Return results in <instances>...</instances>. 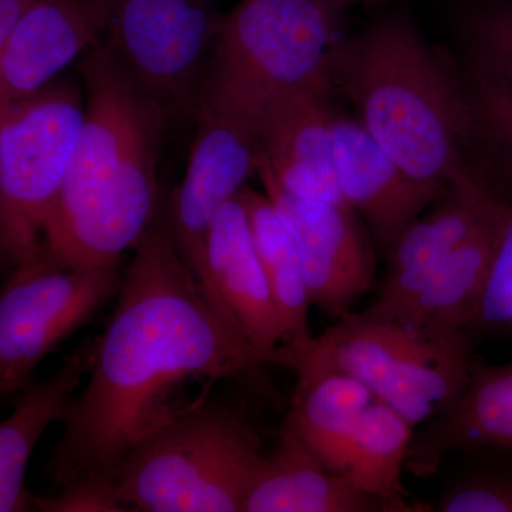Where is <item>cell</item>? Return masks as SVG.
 I'll return each instance as SVG.
<instances>
[{"label": "cell", "mask_w": 512, "mask_h": 512, "mask_svg": "<svg viewBox=\"0 0 512 512\" xmlns=\"http://www.w3.org/2000/svg\"><path fill=\"white\" fill-rule=\"evenodd\" d=\"M134 251L50 458L59 488L113 487L123 458L191 409L181 404L188 383L248 379L264 366L202 292L167 217L154 218Z\"/></svg>", "instance_id": "cell-1"}, {"label": "cell", "mask_w": 512, "mask_h": 512, "mask_svg": "<svg viewBox=\"0 0 512 512\" xmlns=\"http://www.w3.org/2000/svg\"><path fill=\"white\" fill-rule=\"evenodd\" d=\"M332 89L416 183L441 194L466 171L467 100L458 63L406 15L392 13L340 37Z\"/></svg>", "instance_id": "cell-2"}, {"label": "cell", "mask_w": 512, "mask_h": 512, "mask_svg": "<svg viewBox=\"0 0 512 512\" xmlns=\"http://www.w3.org/2000/svg\"><path fill=\"white\" fill-rule=\"evenodd\" d=\"M345 8L335 0H241L222 16L198 107L255 127L292 94H333L332 57Z\"/></svg>", "instance_id": "cell-3"}, {"label": "cell", "mask_w": 512, "mask_h": 512, "mask_svg": "<svg viewBox=\"0 0 512 512\" xmlns=\"http://www.w3.org/2000/svg\"><path fill=\"white\" fill-rule=\"evenodd\" d=\"M262 450L244 414L201 400L123 458L114 491L127 511L242 512Z\"/></svg>", "instance_id": "cell-4"}, {"label": "cell", "mask_w": 512, "mask_h": 512, "mask_svg": "<svg viewBox=\"0 0 512 512\" xmlns=\"http://www.w3.org/2000/svg\"><path fill=\"white\" fill-rule=\"evenodd\" d=\"M474 349L466 330L365 309L316 336L295 372L353 376L417 427L456 402L476 362Z\"/></svg>", "instance_id": "cell-5"}, {"label": "cell", "mask_w": 512, "mask_h": 512, "mask_svg": "<svg viewBox=\"0 0 512 512\" xmlns=\"http://www.w3.org/2000/svg\"><path fill=\"white\" fill-rule=\"evenodd\" d=\"M84 107L69 83H49L0 106V249L3 262L45 255V229L62 194Z\"/></svg>", "instance_id": "cell-6"}, {"label": "cell", "mask_w": 512, "mask_h": 512, "mask_svg": "<svg viewBox=\"0 0 512 512\" xmlns=\"http://www.w3.org/2000/svg\"><path fill=\"white\" fill-rule=\"evenodd\" d=\"M218 0H111L104 43L167 119L195 117Z\"/></svg>", "instance_id": "cell-7"}, {"label": "cell", "mask_w": 512, "mask_h": 512, "mask_svg": "<svg viewBox=\"0 0 512 512\" xmlns=\"http://www.w3.org/2000/svg\"><path fill=\"white\" fill-rule=\"evenodd\" d=\"M119 265L66 266L46 255L15 266L0 295V394L20 393L37 365L120 286Z\"/></svg>", "instance_id": "cell-8"}, {"label": "cell", "mask_w": 512, "mask_h": 512, "mask_svg": "<svg viewBox=\"0 0 512 512\" xmlns=\"http://www.w3.org/2000/svg\"><path fill=\"white\" fill-rule=\"evenodd\" d=\"M80 73L86 87L82 131L62 194L47 222L45 242L76 221L119 174L141 138L168 120L104 40L83 57Z\"/></svg>", "instance_id": "cell-9"}, {"label": "cell", "mask_w": 512, "mask_h": 512, "mask_svg": "<svg viewBox=\"0 0 512 512\" xmlns=\"http://www.w3.org/2000/svg\"><path fill=\"white\" fill-rule=\"evenodd\" d=\"M190 161L168 204L167 220L185 265L208 296L207 248L215 217L258 174L256 130L248 121L198 107Z\"/></svg>", "instance_id": "cell-10"}, {"label": "cell", "mask_w": 512, "mask_h": 512, "mask_svg": "<svg viewBox=\"0 0 512 512\" xmlns=\"http://www.w3.org/2000/svg\"><path fill=\"white\" fill-rule=\"evenodd\" d=\"M266 195L295 239L312 305L330 318L352 312L373 284L375 252L349 205L323 204L286 191L258 165Z\"/></svg>", "instance_id": "cell-11"}, {"label": "cell", "mask_w": 512, "mask_h": 512, "mask_svg": "<svg viewBox=\"0 0 512 512\" xmlns=\"http://www.w3.org/2000/svg\"><path fill=\"white\" fill-rule=\"evenodd\" d=\"M207 275L212 306L248 340L264 365L286 367L281 319L238 197L221 208L212 224Z\"/></svg>", "instance_id": "cell-12"}, {"label": "cell", "mask_w": 512, "mask_h": 512, "mask_svg": "<svg viewBox=\"0 0 512 512\" xmlns=\"http://www.w3.org/2000/svg\"><path fill=\"white\" fill-rule=\"evenodd\" d=\"M111 0H43L0 42V106L55 80L77 57L103 42Z\"/></svg>", "instance_id": "cell-13"}, {"label": "cell", "mask_w": 512, "mask_h": 512, "mask_svg": "<svg viewBox=\"0 0 512 512\" xmlns=\"http://www.w3.org/2000/svg\"><path fill=\"white\" fill-rule=\"evenodd\" d=\"M330 96L328 92H302L272 104L255 126L258 165L298 197L349 205L336 175V111Z\"/></svg>", "instance_id": "cell-14"}, {"label": "cell", "mask_w": 512, "mask_h": 512, "mask_svg": "<svg viewBox=\"0 0 512 512\" xmlns=\"http://www.w3.org/2000/svg\"><path fill=\"white\" fill-rule=\"evenodd\" d=\"M333 154L340 190L372 229L389 258L399 239L440 194L416 183L356 119H333Z\"/></svg>", "instance_id": "cell-15"}, {"label": "cell", "mask_w": 512, "mask_h": 512, "mask_svg": "<svg viewBox=\"0 0 512 512\" xmlns=\"http://www.w3.org/2000/svg\"><path fill=\"white\" fill-rule=\"evenodd\" d=\"M440 197L434 211L414 221L387 258L389 269L370 305L373 308H393L412 299L448 256L505 202L470 165Z\"/></svg>", "instance_id": "cell-16"}, {"label": "cell", "mask_w": 512, "mask_h": 512, "mask_svg": "<svg viewBox=\"0 0 512 512\" xmlns=\"http://www.w3.org/2000/svg\"><path fill=\"white\" fill-rule=\"evenodd\" d=\"M413 434L406 470L431 477L453 453L481 446L512 447V360L476 359L466 387L450 407Z\"/></svg>", "instance_id": "cell-17"}, {"label": "cell", "mask_w": 512, "mask_h": 512, "mask_svg": "<svg viewBox=\"0 0 512 512\" xmlns=\"http://www.w3.org/2000/svg\"><path fill=\"white\" fill-rule=\"evenodd\" d=\"M242 512H382V508L346 474L326 467L285 417Z\"/></svg>", "instance_id": "cell-18"}, {"label": "cell", "mask_w": 512, "mask_h": 512, "mask_svg": "<svg viewBox=\"0 0 512 512\" xmlns=\"http://www.w3.org/2000/svg\"><path fill=\"white\" fill-rule=\"evenodd\" d=\"M93 355L94 339H84L55 375L20 392L15 410L0 424V512L29 510L32 494L26 491L25 474L30 457L47 427L67 416Z\"/></svg>", "instance_id": "cell-19"}, {"label": "cell", "mask_w": 512, "mask_h": 512, "mask_svg": "<svg viewBox=\"0 0 512 512\" xmlns=\"http://www.w3.org/2000/svg\"><path fill=\"white\" fill-rule=\"evenodd\" d=\"M508 202L497 208L453 252L409 301L393 308L367 311L399 316L470 333L478 301L493 262L508 211Z\"/></svg>", "instance_id": "cell-20"}, {"label": "cell", "mask_w": 512, "mask_h": 512, "mask_svg": "<svg viewBox=\"0 0 512 512\" xmlns=\"http://www.w3.org/2000/svg\"><path fill=\"white\" fill-rule=\"evenodd\" d=\"M237 197L247 211L255 249L281 319L286 367L295 370L315 340L309 330L312 301L301 255L288 225L268 195L245 185Z\"/></svg>", "instance_id": "cell-21"}, {"label": "cell", "mask_w": 512, "mask_h": 512, "mask_svg": "<svg viewBox=\"0 0 512 512\" xmlns=\"http://www.w3.org/2000/svg\"><path fill=\"white\" fill-rule=\"evenodd\" d=\"M375 400L365 383L346 373H298L286 419L326 467L345 474L357 427Z\"/></svg>", "instance_id": "cell-22"}, {"label": "cell", "mask_w": 512, "mask_h": 512, "mask_svg": "<svg viewBox=\"0 0 512 512\" xmlns=\"http://www.w3.org/2000/svg\"><path fill=\"white\" fill-rule=\"evenodd\" d=\"M416 427L389 404L376 399L357 427L345 474L383 512L416 511L402 474Z\"/></svg>", "instance_id": "cell-23"}, {"label": "cell", "mask_w": 512, "mask_h": 512, "mask_svg": "<svg viewBox=\"0 0 512 512\" xmlns=\"http://www.w3.org/2000/svg\"><path fill=\"white\" fill-rule=\"evenodd\" d=\"M458 69L467 100V164L512 204V89Z\"/></svg>", "instance_id": "cell-24"}, {"label": "cell", "mask_w": 512, "mask_h": 512, "mask_svg": "<svg viewBox=\"0 0 512 512\" xmlns=\"http://www.w3.org/2000/svg\"><path fill=\"white\" fill-rule=\"evenodd\" d=\"M454 29L458 66L512 89V0H464Z\"/></svg>", "instance_id": "cell-25"}, {"label": "cell", "mask_w": 512, "mask_h": 512, "mask_svg": "<svg viewBox=\"0 0 512 512\" xmlns=\"http://www.w3.org/2000/svg\"><path fill=\"white\" fill-rule=\"evenodd\" d=\"M466 463L448 477L437 512H512V447L481 446L460 451Z\"/></svg>", "instance_id": "cell-26"}, {"label": "cell", "mask_w": 512, "mask_h": 512, "mask_svg": "<svg viewBox=\"0 0 512 512\" xmlns=\"http://www.w3.org/2000/svg\"><path fill=\"white\" fill-rule=\"evenodd\" d=\"M470 333L476 340L512 343V204L508 205Z\"/></svg>", "instance_id": "cell-27"}, {"label": "cell", "mask_w": 512, "mask_h": 512, "mask_svg": "<svg viewBox=\"0 0 512 512\" xmlns=\"http://www.w3.org/2000/svg\"><path fill=\"white\" fill-rule=\"evenodd\" d=\"M32 504L47 512H123L111 485L79 484L60 488L55 497H39L32 494Z\"/></svg>", "instance_id": "cell-28"}, {"label": "cell", "mask_w": 512, "mask_h": 512, "mask_svg": "<svg viewBox=\"0 0 512 512\" xmlns=\"http://www.w3.org/2000/svg\"><path fill=\"white\" fill-rule=\"evenodd\" d=\"M43 0H0V42L8 37L20 19Z\"/></svg>", "instance_id": "cell-29"}, {"label": "cell", "mask_w": 512, "mask_h": 512, "mask_svg": "<svg viewBox=\"0 0 512 512\" xmlns=\"http://www.w3.org/2000/svg\"><path fill=\"white\" fill-rule=\"evenodd\" d=\"M335 2L342 3V5L348 6V5H350V3L375 2V0H335Z\"/></svg>", "instance_id": "cell-30"}, {"label": "cell", "mask_w": 512, "mask_h": 512, "mask_svg": "<svg viewBox=\"0 0 512 512\" xmlns=\"http://www.w3.org/2000/svg\"><path fill=\"white\" fill-rule=\"evenodd\" d=\"M463 2H464V0H463Z\"/></svg>", "instance_id": "cell-31"}]
</instances>
